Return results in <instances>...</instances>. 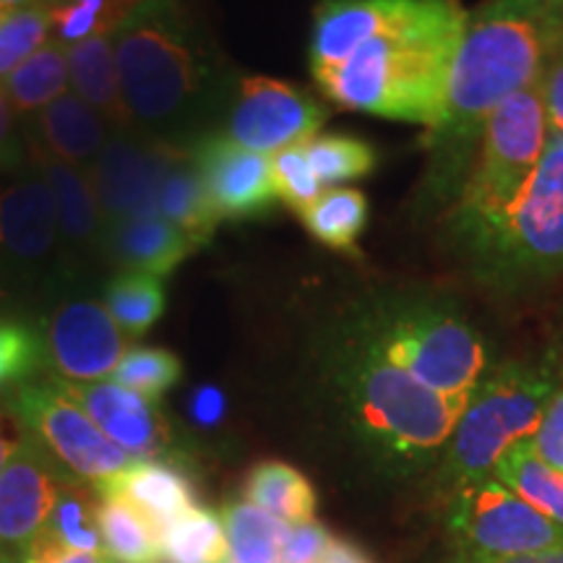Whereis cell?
I'll return each mask as SVG.
<instances>
[{
	"label": "cell",
	"mask_w": 563,
	"mask_h": 563,
	"mask_svg": "<svg viewBox=\"0 0 563 563\" xmlns=\"http://www.w3.org/2000/svg\"><path fill=\"white\" fill-rule=\"evenodd\" d=\"M561 26L555 0H485L464 13L441 118L426 136L431 150L426 186L435 199H460L485 123L509 97L538 84Z\"/></svg>",
	"instance_id": "cell-1"
},
{
	"label": "cell",
	"mask_w": 563,
	"mask_h": 563,
	"mask_svg": "<svg viewBox=\"0 0 563 563\" xmlns=\"http://www.w3.org/2000/svg\"><path fill=\"white\" fill-rule=\"evenodd\" d=\"M118 76L133 131L194 146L217 108V55L180 0H139L112 30Z\"/></svg>",
	"instance_id": "cell-2"
},
{
	"label": "cell",
	"mask_w": 563,
	"mask_h": 563,
	"mask_svg": "<svg viewBox=\"0 0 563 563\" xmlns=\"http://www.w3.org/2000/svg\"><path fill=\"white\" fill-rule=\"evenodd\" d=\"M464 11L456 0H428L405 24L365 42L340 66L313 74L334 104L433 129L446 100Z\"/></svg>",
	"instance_id": "cell-3"
},
{
	"label": "cell",
	"mask_w": 563,
	"mask_h": 563,
	"mask_svg": "<svg viewBox=\"0 0 563 563\" xmlns=\"http://www.w3.org/2000/svg\"><path fill=\"white\" fill-rule=\"evenodd\" d=\"M332 376L357 435L407 467H428L441 460L467 407L422 386L357 321L336 342Z\"/></svg>",
	"instance_id": "cell-4"
},
{
	"label": "cell",
	"mask_w": 563,
	"mask_h": 563,
	"mask_svg": "<svg viewBox=\"0 0 563 563\" xmlns=\"http://www.w3.org/2000/svg\"><path fill=\"white\" fill-rule=\"evenodd\" d=\"M485 285L498 290L545 282L563 274V136L548 144L530 186L496 222L462 243Z\"/></svg>",
	"instance_id": "cell-5"
},
{
	"label": "cell",
	"mask_w": 563,
	"mask_h": 563,
	"mask_svg": "<svg viewBox=\"0 0 563 563\" xmlns=\"http://www.w3.org/2000/svg\"><path fill=\"white\" fill-rule=\"evenodd\" d=\"M553 394L555 382L545 368L509 363L483 376L441 454V488L454 496L464 485L493 477L511 443L532 439Z\"/></svg>",
	"instance_id": "cell-6"
},
{
	"label": "cell",
	"mask_w": 563,
	"mask_h": 563,
	"mask_svg": "<svg viewBox=\"0 0 563 563\" xmlns=\"http://www.w3.org/2000/svg\"><path fill=\"white\" fill-rule=\"evenodd\" d=\"M357 323L394 363L456 405L470 402L488 368V350L473 323L435 302H389Z\"/></svg>",
	"instance_id": "cell-7"
},
{
	"label": "cell",
	"mask_w": 563,
	"mask_h": 563,
	"mask_svg": "<svg viewBox=\"0 0 563 563\" xmlns=\"http://www.w3.org/2000/svg\"><path fill=\"white\" fill-rule=\"evenodd\" d=\"M548 133L538 84L496 108L485 123L475 162L452 209L456 243H467L517 203L543 159Z\"/></svg>",
	"instance_id": "cell-8"
},
{
	"label": "cell",
	"mask_w": 563,
	"mask_h": 563,
	"mask_svg": "<svg viewBox=\"0 0 563 563\" xmlns=\"http://www.w3.org/2000/svg\"><path fill=\"white\" fill-rule=\"evenodd\" d=\"M70 290L51 186L26 165L0 183V308L34 316Z\"/></svg>",
	"instance_id": "cell-9"
},
{
	"label": "cell",
	"mask_w": 563,
	"mask_h": 563,
	"mask_svg": "<svg viewBox=\"0 0 563 563\" xmlns=\"http://www.w3.org/2000/svg\"><path fill=\"white\" fill-rule=\"evenodd\" d=\"M3 407L60 470L91 488L133 462V456L115 446L51 376L13 386L5 391Z\"/></svg>",
	"instance_id": "cell-10"
},
{
	"label": "cell",
	"mask_w": 563,
	"mask_h": 563,
	"mask_svg": "<svg viewBox=\"0 0 563 563\" xmlns=\"http://www.w3.org/2000/svg\"><path fill=\"white\" fill-rule=\"evenodd\" d=\"M460 559H509L563 545V525L548 519L496 477L470 483L449 501Z\"/></svg>",
	"instance_id": "cell-11"
},
{
	"label": "cell",
	"mask_w": 563,
	"mask_h": 563,
	"mask_svg": "<svg viewBox=\"0 0 563 563\" xmlns=\"http://www.w3.org/2000/svg\"><path fill=\"white\" fill-rule=\"evenodd\" d=\"M37 323L45 371L66 382L112 378L129 350L125 334L95 292H66L32 319Z\"/></svg>",
	"instance_id": "cell-12"
},
{
	"label": "cell",
	"mask_w": 563,
	"mask_h": 563,
	"mask_svg": "<svg viewBox=\"0 0 563 563\" xmlns=\"http://www.w3.org/2000/svg\"><path fill=\"white\" fill-rule=\"evenodd\" d=\"M30 146V165L51 186L55 209H58V235L63 272L70 290H102L108 282V262H104V224L102 209L91 191L87 170L47 154L40 146Z\"/></svg>",
	"instance_id": "cell-13"
},
{
	"label": "cell",
	"mask_w": 563,
	"mask_h": 563,
	"mask_svg": "<svg viewBox=\"0 0 563 563\" xmlns=\"http://www.w3.org/2000/svg\"><path fill=\"white\" fill-rule=\"evenodd\" d=\"M191 146H173L136 131H112L108 144L87 167L91 191L100 203L104 224L157 214V188L175 157Z\"/></svg>",
	"instance_id": "cell-14"
},
{
	"label": "cell",
	"mask_w": 563,
	"mask_h": 563,
	"mask_svg": "<svg viewBox=\"0 0 563 563\" xmlns=\"http://www.w3.org/2000/svg\"><path fill=\"white\" fill-rule=\"evenodd\" d=\"M327 115L329 110L308 91L266 76H249L230 108L228 136L245 150L274 157L313 139Z\"/></svg>",
	"instance_id": "cell-15"
},
{
	"label": "cell",
	"mask_w": 563,
	"mask_h": 563,
	"mask_svg": "<svg viewBox=\"0 0 563 563\" xmlns=\"http://www.w3.org/2000/svg\"><path fill=\"white\" fill-rule=\"evenodd\" d=\"M68 483L79 481L60 470L30 433H21L0 473V551L24 553L45 530Z\"/></svg>",
	"instance_id": "cell-16"
},
{
	"label": "cell",
	"mask_w": 563,
	"mask_h": 563,
	"mask_svg": "<svg viewBox=\"0 0 563 563\" xmlns=\"http://www.w3.org/2000/svg\"><path fill=\"white\" fill-rule=\"evenodd\" d=\"M191 154L220 222L256 220L277 201L272 157L266 154L245 150L228 133H207L191 146Z\"/></svg>",
	"instance_id": "cell-17"
},
{
	"label": "cell",
	"mask_w": 563,
	"mask_h": 563,
	"mask_svg": "<svg viewBox=\"0 0 563 563\" xmlns=\"http://www.w3.org/2000/svg\"><path fill=\"white\" fill-rule=\"evenodd\" d=\"M55 386L74 399L108 439L133 460L165 462L173 454L175 433L159 402L141 397L115 382H66L51 376Z\"/></svg>",
	"instance_id": "cell-18"
},
{
	"label": "cell",
	"mask_w": 563,
	"mask_h": 563,
	"mask_svg": "<svg viewBox=\"0 0 563 563\" xmlns=\"http://www.w3.org/2000/svg\"><path fill=\"white\" fill-rule=\"evenodd\" d=\"M428 0H321L313 11L311 74L340 66L365 42L405 24Z\"/></svg>",
	"instance_id": "cell-19"
},
{
	"label": "cell",
	"mask_w": 563,
	"mask_h": 563,
	"mask_svg": "<svg viewBox=\"0 0 563 563\" xmlns=\"http://www.w3.org/2000/svg\"><path fill=\"white\" fill-rule=\"evenodd\" d=\"M95 493L131 504L150 522L157 525L159 532L180 514L199 506L191 477L175 467L173 462L159 460H133L121 473L97 483Z\"/></svg>",
	"instance_id": "cell-20"
},
{
	"label": "cell",
	"mask_w": 563,
	"mask_h": 563,
	"mask_svg": "<svg viewBox=\"0 0 563 563\" xmlns=\"http://www.w3.org/2000/svg\"><path fill=\"white\" fill-rule=\"evenodd\" d=\"M24 133L26 144L40 146L53 157L87 170L108 144L112 129L81 97L66 91L30 121H24Z\"/></svg>",
	"instance_id": "cell-21"
},
{
	"label": "cell",
	"mask_w": 563,
	"mask_h": 563,
	"mask_svg": "<svg viewBox=\"0 0 563 563\" xmlns=\"http://www.w3.org/2000/svg\"><path fill=\"white\" fill-rule=\"evenodd\" d=\"M194 251V243L159 214L112 224L104 235V262L110 272H141L165 277L178 269Z\"/></svg>",
	"instance_id": "cell-22"
},
{
	"label": "cell",
	"mask_w": 563,
	"mask_h": 563,
	"mask_svg": "<svg viewBox=\"0 0 563 563\" xmlns=\"http://www.w3.org/2000/svg\"><path fill=\"white\" fill-rule=\"evenodd\" d=\"M68 79L70 91L100 112L112 131H133L112 51V32L95 34L68 47Z\"/></svg>",
	"instance_id": "cell-23"
},
{
	"label": "cell",
	"mask_w": 563,
	"mask_h": 563,
	"mask_svg": "<svg viewBox=\"0 0 563 563\" xmlns=\"http://www.w3.org/2000/svg\"><path fill=\"white\" fill-rule=\"evenodd\" d=\"M157 214L175 224L194 243L196 251L203 249L214 235L220 217L214 214L209 196L203 191L191 150L175 157L162 175L157 188Z\"/></svg>",
	"instance_id": "cell-24"
},
{
	"label": "cell",
	"mask_w": 563,
	"mask_h": 563,
	"mask_svg": "<svg viewBox=\"0 0 563 563\" xmlns=\"http://www.w3.org/2000/svg\"><path fill=\"white\" fill-rule=\"evenodd\" d=\"M68 87V47L58 40L45 42L3 79V91L21 123L66 95Z\"/></svg>",
	"instance_id": "cell-25"
},
{
	"label": "cell",
	"mask_w": 563,
	"mask_h": 563,
	"mask_svg": "<svg viewBox=\"0 0 563 563\" xmlns=\"http://www.w3.org/2000/svg\"><path fill=\"white\" fill-rule=\"evenodd\" d=\"M493 477L548 519L563 525V475L534 452L532 439L511 443L493 467Z\"/></svg>",
	"instance_id": "cell-26"
},
{
	"label": "cell",
	"mask_w": 563,
	"mask_h": 563,
	"mask_svg": "<svg viewBox=\"0 0 563 563\" xmlns=\"http://www.w3.org/2000/svg\"><path fill=\"white\" fill-rule=\"evenodd\" d=\"M245 501L269 511L285 525L316 522V490L300 470L285 462H262L245 481Z\"/></svg>",
	"instance_id": "cell-27"
},
{
	"label": "cell",
	"mask_w": 563,
	"mask_h": 563,
	"mask_svg": "<svg viewBox=\"0 0 563 563\" xmlns=\"http://www.w3.org/2000/svg\"><path fill=\"white\" fill-rule=\"evenodd\" d=\"M97 527L104 553L115 563H165L159 527L121 498L97 493Z\"/></svg>",
	"instance_id": "cell-28"
},
{
	"label": "cell",
	"mask_w": 563,
	"mask_h": 563,
	"mask_svg": "<svg viewBox=\"0 0 563 563\" xmlns=\"http://www.w3.org/2000/svg\"><path fill=\"white\" fill-rule=\"evenodd\" d=\"M100 300L118 329L131 340H139L165 316L167 290L154 274L118 272L102 285Z\"/></svg>",
	"instance_id": "cell-29"
},
{
	"label": "cell",
	"mask_w": 563,
	"mask_h": 563,
	"mask_svg": "<svg viewBox=\"0 0 563 563\" xmlns=\"http://www.w3.org/2000/svg\"><path fill=\"white\" fill-rule=\"evenodd\" d=\"M230 563H279L292 527L251 501H232L220 514Z\"/></svg>",
	"instance_id": "cell-30"
},
{
	"label": "cell",
	"mask_w": 563,
	"mask_h": 563,
	"mask_svg": "<svg viewBox=\"0 0 563 563\" xmlns=\"http://www.w3.org/2000/svg\"><path fill=\"white\" fill-rule=\"evenodd\" d=\"M298 217L321 245L352 253L368 220V201L357 188H329Z\"/></svg>",
	"instance_id": "cell-31"
},
{
	"label": "cell",
	"mask_w": 563,
	"mask_h": 563,
	"mask_svg": "<svg viewBox=\"0 0 563 563\" xmlns=\"http://www.w3.org/2000/svg\"><path fill=\"white\" fill-rule=\"evenodd\" d=\"M165 563H230L228 538L220 514L194 506L162 527Z\"/></svg>",
	"instance_id": "cell-32"
},
{
	"label": "cell",
	"mask_w": 563,
	"mask_h": 563,
	"mask_svg": "<svg viewBox=\"0 0 563 563\" xmlns=\"http://www.w3.org/2000/svg\"><path fill=\"white\" fill-rule=\"evenodd\" d=\"M40 538L79 553H104L97 527V493L87 483H68Z\"/></svg>",
	"instance_id": "cell-33"
},
{
	"label": "cell",
	"mask_w": 563,
	"mask_h": 563,
	"mask_svg": "<svg viewBox=\"0 0 563 563\" xmlns=\"http://www.w3.org/2000/svg\"><path fill=\"white\" fill-rule=\"evenodd\" d=\"M302 146L321 188H340L342 183L361 180L376 165V154L365 141L342 136V133L313 136Z\"/></svg>",
	"instance_id": "cell-34"
},
{
	"label": "cell",
	"mask_w": 563,
	"mask_h": 563,
	"mask_svg": "<svg viewBox=\"0 0 563 563\" xmlns=\"http://www.w3.org/2000/svg\"><path fill=\"white\" fill-rule=\"evenodd\" d=\"M37 371H45L42 340L37 323L30 316L3 313L0 316V389L37 378Z\"/></svg>",
	"instance_id": "cell-35"
},
{
	"label": "cell",
	"mask_w": 563,
	"mask_h": 563,
	"mask_svg": "<svg viewBox=\"0 0 563 563\" xmlns=\"http://www.w3.org/2000/svg\"><path fill=\"white\" fill-rule=\"evenodd\" d=\"M180 373L183 365L170 350L129 347L112 373V382L152 399V402H159L180 382Z\"/></svg>",
	"instance_id": "cell-36"
},
{
	"label": "cell",
	"mask_w": 563,
	"mask_h": 563,
	"mask_svg": "<svg viewBox=\"0 0 563 563\" xmlns=\"http://www.w3.org/2000/svg\"><path fill=\"white\" fill-rule=\"evenodd\" d=\"M53 40L51 9H5L0 11V81L9 79L30 55Z\"/></svg>",
	"instance_id": "cell-37"
},
{
	"label": "cell",
	"mask_w": 563,
	"mask_h": 563,
	"mask_svg": "<svg viewBox=\"0 0 563 563\" xmlns=\"http://www.w3.org/2000/svg\"><path fill=\"white\" fill-rule=\"evenodd\" d=\"M131 5V0H63L51 11L53 40L70 47L95 34L112 32Z\"/></svg>",
	"instance_id": "cell-38"
},
{
	"label": "cell",
	"mask_w": 563,
	"mask_h": 563,
	"mask_svg": "<svg viewBox=\"0 0 563 563\" xmlns=\"http://www.w3.org/2000/svg\"><path fill=\"white\" fill-rule=\"evenodd\" d=\"M272 173L277 199L298 211V214L323 194L319 178H316L311 165H308L306 146L302 144L287 146V150L274 154Z\"/></svg>",
	"instance_id": "cell-39"
},
{
	"label": "cell",
	"mask_w": 563,
	"mask_h": 563,
	"mask_svg": "<svg viewBox=\"0 0 563 563\" xmlns=\"http://www.w3.org/2000/svg\"><path fill=\"white\" fill-rule=\"evenodd\" d=\"M540 100H543L548 131L563 136V26L555 34L551 51L543 63V74L538 79Z\"/></svg>",
	"instance_id": "cell-40"
},
{
	"label": "cell",
	"mask_w": 563,
	"mask_h": 563,
	"mask_svg": "<svg viewBox=\"0 0 563 563\" xmlns=\"http://www.w3.org/2000/svg\"><path fill=\"white\" fill-rule=\"evenodd\" d=\"M26 165H30V146H26L24 123L13 112L3 84H0V173H21Z\"/></svg>",
	"instance_id": "cell-41"
},
{
	"label": "cell",
	"mask_w": 563,
	"mask_h": 563,
	"mask_svg": "<svg viewBox=\"0 0 563 563\" xmlns=\"http://www.w3.org/2000/svg\"><path fill=\"white\" fill-rule=\"evenodd\" d=\"M532 446L543 460L563 475V391H555L548 402L543 420L532 435Z\"/></svg>",
	"instance_id": "cell-42"
},
{
	"label": "cell",
	"mask_w": 563,
	"mask_h": 563,
	"mask_svg": "<svg viewBox=\"0 0 563 563\" xmlns=\"http://www.w3.org/2000/svg\"><path fill=\"white\" fill-rule=\"evenodd\" d=\"M329 540H332V534L323 530L319 522L292 527L285 540V548H282L279 563H319Z\"/></svg>",
	"instance_id": "cell-43"
},
{
	"label": "cell",
	"mask_w": 563,
	"mask_h": 563,
	"mask_svg": "<svg viewBox=\"0 0 563 563\" xmlns=\"http://www.w3.org/2000/svg\"><path fill=\"white\" fill-rule=\"evenodd\" d=\"M19 563H115L108 553H79L37 538L19 555Z\"/></svg>",
	"instance_id": "cell-44"
},
{
	"label": "cell",
	"mask_w": 563,
	"mask_h": 563,
	"mask_svg": "<svg viewBox=\"0 0 563 563\" xmlns=\"http://www.w3.org/2000/svg\"><path fill=\"white\" fill-rule=\"evenodd\" d=\"M224 415V397L217 386H201L191 397V418L199 426H217Z\"/></svg>",
	"instance_id": "cell-45"
},
{
	"label": "cell",
	"mask_w": 563,
	"mask_h": 563,
	"mask_svg": "<svg viewBox=\"0 0 563 563\" xmlns=\"http://www.w3.org/2000/svg\"><path fill=\"white\" fill-rule=\"evenodd\" d=\"M21 426L16 422V418L5 410L3 405H0V473H3L5 462H9V456L13 452V446H16L19 439H21Z\"/></svg>",
	"instance_id": "cell-46"
},
{
	"label": "cell",
	"mask_w": 563,
	"mask_h": 563,
	"mask_svg": "<svg viewBox=\"0 0 563 563\" xmlns=\"http://www.w3.org/2000/svg\"><path fill=\"white\" fill-rule=\"evenodd\" d=\"M319 563H373V561L357 545L347 543V540L332 538Z\"/></svg>",
	"instance_id": "cell-47"
},
{
	"label": "cell",
	"mask_w": 563,
	"mask_h": 563,
	"mask_svg": "<svg viewBox=\"0 0 563 563\" xmlns=\"http://www.w3.org/2000/svg\"><path fill=\"white\" fill-rule=\"evenodd\" d=\"M460 563H563V545L525 555H509V559H460Z\"/></svg>",
	"instance_id": "cell-48"
},
{
	"label": "cell",
	"mask_w": 563,
	"mask_h": 563,
	"mask_svg": "<svg viewBox=\"0 0 563 563\" xmlns=\"http://www.w3.org/2000/svg\"><path fill=\"white\" fill-rule=\"evenodd\" d=\"M63 0H0V11L5 9H34V5H40V9H55V5H60Z\"/></svg>",
	"instance_id": "cell-49"
},
{
	"label": "cell",
	"mask_w": 563,
	"mask_h": 563,
	"mask_svg": "<svg viewBox=\"0 0 563 563\" xmlns=\"http://www.w3.org/2000/svg\"><path fill=\"white\" fill-rule=\"evenodd\" d=\"M0 563H19V555H13L9 551H0Z\"/></svg>",
	"instance_id": "cell-50"
},
{
	"label": "cell",
	"mask_w": 563,
	"mask_h": 563,
	"mask_svg": "<svg viewBox=\"0 0 563 563\" xmlns=\"http://www.w3.org/2000/svg\"><path fill=\"white\" fill-rule=\"evenodd\" d=\"M555 3H559V9H561V13H563V0H555Z\"/></svg>",
	"instance_id": "cell-51"
},
{
	"label": "cell",
	"mask_w": 563,
	"mask_h": 563,
	"mask_svg": "<svg viewBox=\"0 0 563 563\" xmlns=\"http://www.w3.org/2000/svg\"><path fill=\"white\" fill-rule=\"evenodd\" d=\"M131 3H139V0H131Z\"/></svg>",
	"instance_id": "cell-52"
}]
</instances>
